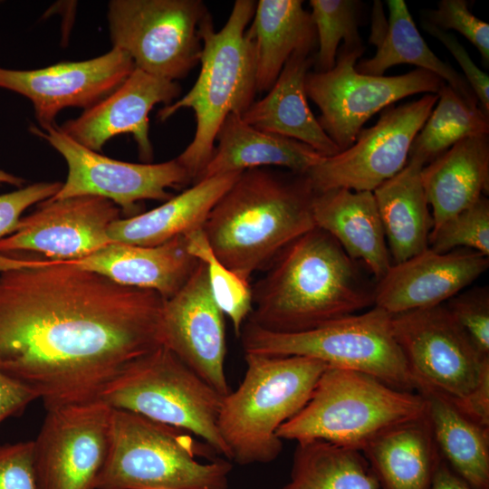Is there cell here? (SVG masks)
Masks as SVG:
<instances>
[{
    "label": "cell",
    "mask_w": 489,
    "mask_h": 489,
    "mask_svg": "<svg viewBox=\"0 0 489 489\" xmlns=\"http://www.w3.org/2000/svg\"><path fill=\"white\" fill-rule=\"evenodd\" d=\"M164 302L60 261L0 253V369L46 409L96 399L163 345Z\"/></svg>",
    "instance_id": "6da1fadb"
},
{
    "label": "cell",
    "mask_w": 489,
    "mask_h": 489,
    "mask_svg": "<svg viewBox=\"0 0 489 489\" xmlns=\"http://www.w3.org/2000/svg\"><path fill=\"white\" fill-rule=\"evenodd\" d=\"M325 231L314 227L287 245L252 287L247 322L263 330L305 331L374 306V287Z\"/></svg>",
    "instance_id": "7a4b0ae2"
},
{
    "label": "cell",
    "mask_w": 489,
    "mask_h": 489,
    "mask_svg": "<svg viewBox=\"0 0 489 489\" xmlns=\"http://www.w3.org/2000/svg\"><path fill=\"white\" fill-rule=\"evenodd\" d=\"M314 194L304 175L246 169L212 207L202 229L216 256L249 281L315 227Z\"/></svg>",
    "instance_id": "3957f363"
},
{
    "label": "cell",
    "mask_w": 489,
    "mask_h": 489,
    "mask_svg": "<svg viewBox=\"0 0 489 489\" xmlns=\"http://www.w3.org/2000/svg\"><path fill=\"white\" fill-rule=\"evenodd\" d=\"M255 5L254 0H236L226 23L218 31L214 29L210 14L204 19L197 79L184 96L158 110L161 121L181 109L194 111L193 139L176 158L189 173L193 184L213 154L225 120L230 114L242 116L254 101V49L246 30Z\"/></svg>",
    "instance_id": "277c9868"
},
{
    "label": "cell",
    "mask_w": 489,
    "mask_h": 489,
    "mask_svg": "<svg viewBox=\"0 0 489 489\" xmlns=\"http://www.w3.org/2000/svg\"><path fill=\"white\" fill-rule=\"evenodd\" d=\"M232 468L188 431L112 408L96 489H228Z\"/></svg>",
    "instance_id": "5b68a950"
},
{
    "label": "cell",
    "mask_w": 489,
    "mask_h": 489,
    "mask_svg": "<svg viewBox=\"0 0 489 489\" xmlns=\"http://www.w3.org/2000/svg\"><path fill=\"white\" fill-rule=\"evenodd\" d=\"M246 369L223 398L218 427L238 465L268 464L283 449L277 430L308 402L324 362L303 356L244 353Z\"/></svg>",
    "instance_id": "8992f818"
},
{
    "label": "cell",
    "mask_w": 489,
    "mask_h": 489,
    "mask_svg": "<svg viewBox=\"0 0 489 489\" xmlns=\"http://www.w3.org/2000/svg\"><path fill=\"white\" fill-rule=\"evenodd\" d=\"M426 413V401L417 392L328 366L308 402L279 427L277 436L297 443L320 439L362 451L383 432Z\"/></svg>",
    "instance_id": "52a82bcc"
},
{
    "label": "cell",
    "mask_w": 489,
    "mask_h": 489,
    "mask_svg": "<svg viewBox=\"0 0 489 489\" xmlns=\"http://www.w3.org/2000/svg\"><path fill=\"white\" fill-rule=\"evenodd\" d=\"M223 398L162 345L127 364L98 398L111 408L187 430L232 461L218 427Z\"/></svg>",
    "instance_id": "ba28073f"
},
{
    "label": "cell",
    "mask_w": 489,
    "mask_h": 489,
    "mask_svg": "<svg viewBox=\"0 0 489 489\" xmlns=\"http://www.w3.org/2000/svg\"><path fill=\"white\" fill-rule=\"evenodd\" d=\"M239 337L244 353L312 358L416 392L413 376L393 336L391 315L376 306L300 332L268 331L246 321Z\"/></svg>",
    "instance_id": "9c48e42d"
},
{
    "label": "cell",
    "mask_w": 489,
    "mask_h": 489,
    "mask_svg": "<svg viewBox=\"0 0 489 489\" xmlns=\"http://www.w3.org/2000/svg\"><path fill=\"white\" fill-rule=\"evenodd\" d=\"M208 14L201 0H112L108 10L111 43L135 68L176 82L199 62L200 30Z\"/></svg>",
    "instance_id": "30bf717a"
},
{
    "label": "cell",
    "mask_w": 489,
    "mask_h": 489,
    "mask_svg": "<svg viewBox=\"0 0 489 489\" xmlns=\"http://www.w3.org/2000/svg\"><path fill=\"white\" fill-rule=\"evenodd\" d=\"M365 47L342 44L334 67L325 72H309L307 97L319 108L318 121L339 148L349 149L366 121L377 112L408 96L437 94L444 83L436 74L416 69L395 76H374L356 70Z\"/></svg>",
    "instance_id": "8fae6325"
},
{
    "label": "cell",
    "mask_w": 489,
    "mask_h": 489,
    "mask_svg": "<svg viewBox=\"0 0 489 489\" xmlns=\"http://www.w3.org/2000/svg\"><path fill=\"white\" fill-rule=\"evenodd\" d=\"M393 336L418 388L460 405L475 388L489 356L482 354L446 304L391 315Z\"/></svg>",
    "instance_id": "7c38bea8"
},
{
    "label": "cell",
    "mask_w": 489,
    "mask_h": 489,
    "mask_svg": "<svg viewBox=\"0 0 489 489\" xmlns=\"http://www.w3.org/2000/svg\"><path fill=\"white\" fill-rule=\"evenodd\" d=\"M34 134L47 140L65 159L68 174L59 191L51 197H100L113 202L122 214L138 215L139 202L167 201L170 188L192 183L187 170L174 158L158 164L116 160L93 151L63 133L58 126L33 127Z\"/></svg>",
    "instance_id": "4fadbf2b"
},
{
    "label": "cell",
    "mask_w": 489,
    "mask_h": 489,
    "mask_svg": "<svg viewBox=\"0 0 489 489\" xmlns=\"http://www.w3.org/2000/svg\"><path fill=\"white\" fill-rule=\"evenodd\" d=\"M437 94L384 110L347 149L324 157L304 176L315 193L333 188L373 191L407 165L413 139L437 101Z\"/></svg>",
    "instance_id": "5bb4252c"
},
{
    "label": "cell",
    "mask_w": 489,
    "mask_h": 489,
    "mask_svg": "<svg viewBox=\"0 0 489 489\" xmlns=\"http://www.w3.org/2000/svg\"><path fill=\"white\" fill-rule=\"evenodd\" d=\"M46 411L34 440L38 489H96L108 455L112 408L96 398Z\"/></svg>",
    "instance_id": "9a60e30c"
},
{
    "label": "cell",
    "mask_w": 489,
    "mask_h": 489,
    "mask_svg": "<svg viewBox=\"0 0 489 489\" xmlns=\"http://www.w3.org/2000/svg\"><path fill=\"white\" fill-rule=\"evenodd\" d=\"M121 214L100 197L49 198L0 240V253L32 252L58 261L80 258L113 243L108 230Z\"/></svg>",
    "instance_id": "2e32d148"
},
{
    "label": "cell",
    "mask_w": 489,
    "mask_h": 489,
    "mask_svg": "<svg viewBox=\"0 0 489 489\" xmlns=\"http://www.w3.org/2000/svg\"><path fill=\"white\" fill-rule=\"evenodd\" d=\"M224 316L200 261L181 289L165 300L162 316L163 345L223 397L231 390Z\"/></svg>",
    "instance_id": "e0dca14e"
},
{
    "label": "cell",
    "mask_w": 489,
    "mask_h": 489,
    "mask_svg": "<svg viewBox=\"0 0 489 489\" xmlns=\"http://www.w3.org/2000/svg\"><path fill=\"white\" fill-rule=\"evenodd\" d=\"M135 69L131 58L113 47L86 61L62 62L36 70L0 68V88L28 98L41 128L53 125L64 108L88 109L110 94Z\"/></svg>",
    "instance_id": "ac0fdd59"
},
{
    "label": "cell",
    "mask_w": 489,
    "mask_h": 489,
    "mask_svg": "<svg viewBox=\"0 0 489 489\" xmlns=\"http://www.w3.org/2000/svg\"><path fill=\"white\" fill-rule=\"evenodd\" d=\"M177 82L156 77L135 68L110 94L86 109L59 129L79 144L100 151L111 138L133 136L144 163H150L153 149L149 139V113L158 103L165 106L179 96Z\"/></svg>",
    "instance_id": "d6986e66"
},
{
    "label": "cell",
    "mask_w": 489,
    "mask_h": 489,
    "mask_svg": "<svg viewBox=\"0 0 489 489\" xmlns=\"http://www.w3.org/2000/svg\"><path fill=\"white\" fill-rule=\"evenodd\" d=\"M489 257L469 249L437 253L429 247L392 264L374 288V306L390 315L444 304L481 276Z\"/></svg>",
    "instance_id": "ffe728a7"
},
{
    "label": "cell",
    "mask_w": 489,
    "mask_h": 489,
    "mask_svg": "<svg viewBox=\"0 0 489 489\" xmlns=\"http://www.w3.org/2000/svg\"><path fill=\"white\" fill-rule=\"evenodd\" d=\"M60 262L119 284L154 291L168 300L186 283L199 261L188 253L185 235H179L157 246L113 242L85 256Z\"/></svg>",
    "instance_id": "44dd1931"
},
{
    "label": "cell",
    "mask_w": 489,
    "mask_h": 489,
    "mask_svg": "<svg viewBox=\"0 0 489 489\" xmlns=\"http://www.w3.org/2000/svg\"><path fill=\"white\" fill-rule=\"evenodd\" d=\"M314 47L295 51L266 95L254 101L241 117L258 129L299 140L323 157H331L340 149L312 112L305 90Z\"/></svg>",
    "instance_id": "7402d4cb"
},
{
    "label": "cell",
    "mask_w": 489,
    "mask_h": 489,
    "mask_svg": "<svg viewBox=\"0 0 489 489\" xmlns=\"http://www.w3.org/2000/svg\"><path fill=\"white\" fill-rule=\"evenodd\" d=\"M315 226L332 236L378 282L392 264L385 233L371 191L333 188L315 193Z\"/></svg>",
    "instance_id": "603a6c76"
},
{
    "label": "cell",
    "mask_w": 489,
    "mask_h": 489,
    "mask_svg": "<svg viewBox=\"0 0 489 489\" xmlns=\"http://www.w3.org/2000/svg\"><path fill=\"white\" fill-rule=\"evenodd\" d=\"M213 154L197 181L250 168L280 167L305 175L324 157L299 140L258 129L240 115L222 124ZM195 182V183H196Z\"/></svg>",
    "instance_id": "cb8c5ba5"
},
{
    "label": "cell",
    "mask_w": 489,
    "mask_h": 489,
    "mask_svg": "<svg viewBox=\"0 0 489 489\" xmlns=\"http://www.w3.org/2000/svg\"><path fill=\"white\" fill-rule=\"evenodd\" d=\"M421 180L432 209L433 230L488 193V134L454 144L422 168Z\"/></svg>",
    "instance_id": "d4e9b609"
},
{
    "label": "cell",
    "mask_w": 489,
    "mask_h": 489,
    "mask_svg": "<svg viewBox=\"0 0 489 489\" xmlns=\"http://www.w3.org/2000/svg\"><path fill=\"white\" fill-rule=\"evenodd\" d=\"M240 174L231 172L199 180L154 209L121 217L110 225L109 237L117 243L157 246L200 228Z\"/></svg>",
    "instance_id": "484cf974"
},
{
    "label": "cell",
    "mask_w": 489,
    "mask_h": 489,
    "mask_svg": "<svg viewBox=\"0 0 489 489\" xmlns=\"http://www.w3.org/2000/svg\"><path fill=\"white\" fill-rule=\"evenodd\" d=\"M361 452L380 489H430L442 461L427 413L388 429Z\"/></svg>",
    "instance_id": "4316f807"
},
{
    "label": "cell",
    "mask_w": 489,
    "mask_h": 489,
    "mask_svg": "<svg viewBox=\"0 0 489 489\" xmlns=\"http://www.w3.org/2000/svg\"><path fill=\"white\" fill-rule=\"evenodd\" d=\"M424 167L408 159L402 170L372 191L392 264L428 248L433 220L421 180Z\"/></svg>",
    "instance_id": "83f0119b"
},
{
    "label": "cell",
    "mask_w": 489,
    "mask_h": 489,
    "mask_svg": "<svg viewBox=\"0 0 489 489\" xmlns=\"http://www.w3.org/2000/svg\"><path fill=\"white\" fill-rule=\"evenodd\" d=\"M246 33L253 42L256 91H268L292 54L315 46L316 33L302 0H260Z\"/></svg>",
    "instance_id": "f1b7e54d"
},
{
    "label": "cell",
    "mask_w": 489,
    "mask_h": 489,
    "mask_svg": "<svg viewBox=\"0 0 489 489\" xmlns=\"http://www.w3.org/2000/svg\"><path fill=\"white\" fill-rule=\"evenodd\" d=\"M442 459L471 488L489 489V427L466 416L451 400L418 388Z\"/></svg>",
    "instance_id": "f546056e"
},
{
    "label": "cell",
    "mask_w": 489,
    "mask_h": 489,
    "mask_svg": "<svg viewBox=\"0 0 489 489\" xmlns=\"http://www.w3.org/2000/svg\"><path fill=\"white\" fill-rule=\"evenodd\" d=\"M387 5L388 23L380 38L373 43L377 51L371 58L357 62L356 70L363 74L382 76L394 65H415L438 76L467 101L479 104L465 77L428 47L405 1L388 0Z\"/></svg>",
    "instance_id": "4dcf8cb0"
},
{
    "label": "cell",
    "mask_w": 489,
    "mask_h": 489,
    "mask_svg": "<svg viewBox=\"0 0 489 489\" xmlns=\"http://www.w3.org/2000/svg\"><path fill=\"white\" fill-rule=\"evenodd\" d=\"M282 489H380L361 451L314 439L297 443Z\"/></svg>",
    "instance_id": "1f68e13d"
},
{
    "label": "cell",
    "mask_w": 489,
    "mask_h": 489,
    "mask_svg": "<svg viewBox=\"0 0 489 489\" xmlns=\"http://www.w3.org/2000/svg\"><path fill=\"white\" fill-rule=\"evenodd\" d=\"M437 101L412 141L408 159L426 166L459 140L489 133V114L444 82Z\"/></svg>",
    "instance_id": "d6a6232c"
},
{
    "label": "cell",
    "mask_w": 489,
    "mask_h": 489,
    "mask_svg": "<svg viewBox=\"0 0 489 489\" xmlns=\"http://www.w3.org/2000/svg\"><path fill=\"white\" fill-rule=\"evenodd\" d=\"M188 253L206 268L212 296L240 336L253 307L252 286L225 266L213 253L202 227L185 235Z\"/></svg>",
    "instance_id": "836d02e7"
},
{
    "label": "cell",
    "mask_w": 489,
    "mask_h": 489,
    "mask_svg": "<svg viewBox=\"0 0 489 489\" xmlns=\"http://www.w3.org/2000/svg\"><path fill=\"white\" fill-rule=\"evenodd\" d=\"M360 2L356 0H311L317 53L314 54V72L331 70L341 40L347 47L363 46L359 34Z\"/></svg>",
    "instance_id": "e575fe53"
},
{
    "label": "cell",
    "mask_w": 489,
    "mask_h": 489,
    "mask_svg": "<svg viewBox=\"0 0 489 489\" xmlns=\"http://www.w3.org/2000/svg\"><path fill=\"white\" fill-rule=\"evenodd\" d=\"M437 253L465 248L489 257V201L483 196L471 206L443 222L429 235Z\"/></svg>",
    "instance_id": "d590c367"
},
{
    "label": "cell",
    "mask_w": 489,
    "mask_h": 489,
    "mask_svg": "<svg viewBox=\"0 0 489 489\" xmlns=\"http://www.w3.org/2000/svg\"><path fill=\"white\" fill-rule=\"evenodd\" d=\"M465 0H442L437 8L423 11L422 20L447 31L464 35L481 53L484 63H489V24L474 15Z\"/></svg>",
    "instance_id": "8d00e7d4"
},
{
    "label": "cell",
    "mask_w": 489,
    "mask_h": 489,
    "mask_svg": "<svg viewBox=\"0 0 489 489\" xmlns=\"http://www.w3.org/2000/svg\"><path fill=\"white\" fill-rule=\"evenodd\" d=\"M479 351L489 356V291L477 287L459 292L446 304Z\"/></svg>",
    "instance_id": "74e56055"
},
{
    "label": "cell",
    "mask_w": 489,
    "mask_h": 489,
    "mask_svg": "<svg viewBox=\"0 0 489 489\" xmlns=\"http://www.w3.org/2000/svg\"><path fill=\"white\" fill-rule=\"evenodd\" d=\"M0 489H38L34 440L0 445Z\"/></svg>",
    "instance_id": "f35d334b"
},
{
    "label": "cell",
    "mask_w": 489,
    "mask_h": 489,
    "mask_svg": "<svg viewBox=\"0 0 489 489\" xmlns=\"http://www.w3.org/2000/svg\"><path fill=\"white\" fill-rule=\"evenodd\" d=\"M61 186L60 182H41L0 195V240L15 231L26 208L53 197Z\"/></svg>",
    "instance_id": "ab89813d"
},
{
    "label": "cell",
    "mask_w": 489,
    "mask_h": 489,
    "mask_svg": "<svg viewBox=\"0 0 489 489\" xmlns=\"http://www.w3.org/2000/svg\"><path fill=\"white\" fill-rule=\"evenodd\" d=\"M422 27L429 34L442 43L456 60L465 73V79L472 88L480 107L489 114V77L481 71L470 58L464 46L455 36L422 20Z\"/></svg>",
    "instance_id": "60d3db41"
},
{
    "label": "cell",
    "mask_w": 489,
    "mask_h": 489,
    "mask_svg": "<svg viewBox=\"0 0 489 489\" xmlns=\"http://www.w3.org/2000/svg\"><path fill=\"white\" fill-rule=\"evenodd\" d=\"M37 398L29 387L0 369V423L17 416Z\"/></svg>",
    "instance_id": "b9f144b4"
},
{
    "label": "cell",
    "mask_w": 489,
    "mask_h": 489,
    "mask_svg": "<svg viewBox=\"0 0 489 489\" xmlns=\"http://www.w3.org/2000/svg\"><path fill=\"white\" fill-rule=\"evenodd\" d=\"M456 407L476 423L489 427V367L472 392Z\"/></svg>",
    "instance_id": "7bdbcfd3"
},
{
    "label": "cell",
    "mask_w": 489,
    "mask_h": 489,
    "mask_svg": "<svg viewBox=\"0 0 489 489\" xmlns=\"http://www.w3.org/2000/svg\"><path fill=\"white\" fill-rule=\"evenodd\" d=\"M430 489H473L442 459Z\"/></svg>",
    "instance_id": "ee69618b"
},
{
    "label": "cell",
    "mask_w": 489,
    "mask_h": 489,
    "mask_svg": "<svg viewBox=\"0 0 489 489\" xmlns=\"http://www.w3.org/2000/svg\"><path fill=\"white\" fill-rule=\"evenodd\" d=\"M4 183L21 187L24 183V180L5 171L0 170V184Z\"/></svg>",
    "instance_id": "f6af8a7d"
}]
</instances>
